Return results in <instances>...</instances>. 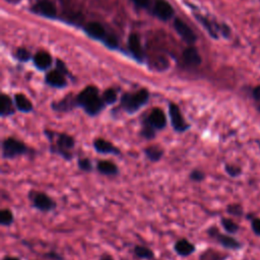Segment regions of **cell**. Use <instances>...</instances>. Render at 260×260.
<instances>
[{"instance_id": "cell-1", "label": "cell", "mask_w": 260, "mask_h": 260, "mask_svg": "<svg viewBox=\"0 0 260 260\" xmlns=\"http://www.w3.org/2000/svg\"><path fill=\"white\" fill-rule=\"evenodd\" d=\"M43 133L49 142V151L52 154L58 155L66 161L72 160L76 145V140L72 135L51 129H45Z\"/></svg>"}, {"instance_id": "cell-2", "label": "cell", "mask_w": 260, "mask_h": 260, "mask_svg": "<svg viewBox=\"0 0 260 260\" xmlns=\"http://www.w3.org/2000/svg\"><path fill=\"white\" fill-rule=\"evenodd\" d=\"M77 108H81L89 117H95L107 106L100 94V90L94 85L84 87L79 93L75 95Z\"/></svg>"}, {"instance_id": "cell-3", "label": "cell", "mask_w": 260, "mask_h": 260, "mask_svg": "<svg viewBox=\"0 0 260 260\" xmlns=\"http://www.w3.org/2000/svg\"><path fill=\"white\" fill-rule=\"evenodd\" d=\"M35 152V149L13 136H7L1 141V156L3 159L11 160L22 155H32Z\"/></svg>"}, {"instance_id": "cell-4", "label": "cell", "mask_w": 260, "mask_h": 260, "mask_svg": "<svg viewBox=\"0 0 260 260\" xmlns=\"http://www.w3.org/2000/svg\"><path fill=\"white\" fill-rule=\"evenodd\" d=\"M150 98L147 88H140L133 92H125L120 99V107L128 115L136 114L142 107H144Z\"/></svg>"}, {"instance_id": "cell-5", "label": "cell", "mask_w": 260, "mask_h": 260, "mask_svg": "<svg viewBox=\"0 0 260 260\" xmlns=\"http://www.w3.org/2000/svg\"><path fill=\"white\" fill-rule=\"evenodd\" d=\"M27 198L34 209L40 212H51L56 209L57 202L47 193L31 189L27 193Z\"/></svg>"}, {"instance_id": "cell-6", "label": "cell", "mask_w": 260, "mask_h": 260, "mask_svg": "<svg viewBox=\"0 0 260 260\" xmlns=\"http://www.w3.org/2000/svg\"><path fill=\"white\" fill-rule=\"evenodd\" d=\"M196 19L201 23V25L206 29V31L209 34V36L215 40L219 38V36L228 39L231 37L232 30L231 27L224 23V22H217L216 20L210 19L207 16H204L202 14L196 13L194 14Z\"/></svg>"}, {"instance_id": "cell-7", "label": "cell", "mask_w": 260, "mask_h": 260, "mask_svg": "<svg viewBox=\"0 0 260 260\" xmlns=\"http://www.w3.org/2000/svg\"><path fill=\"white\" fill-rule=\"evenodd\" d=\"M140 125L148 126L156 132L162 131L168 125V118L164 110L160 108L151 109L140 121Z\"/></svg>"}, {"instance_id": "cell-8", "label": "cell", "mask_w": 260, "mask_h": 260, "mask_svg": "<svg viewBox=\"0 0 260 260\" xmlns=\"http://www.w3.org/2000/svg\"><path fill=\"white\" fill-rule=\"evenodd\" d=\"M169 117L171 126L176 133L182 134L191 128V124L185 120L181 109L175 103L169 104Z\"/></svg>"}, {"instance_id": "cell-9", "label": "cell", "mask_w": 260, "mask_h": 260, "mask_svg": "<svg viewBox=\"0 0 260 260\" xmlns=\"http://www.w3.org/2000/svg\"><path fill=\"white\" fill-rule=\"evenodd\" d=\"M206 234L216 241L219 245H221L223 248L226 249H232V250H237L241 248V244L233 237L222 234L219 232V230L216 226H210L206 230Z\"/></svg>"}, {"instance_id": "cell-10", "label": "cell", "mask_w": 260, "mask_h": 260, "mask_svg": "<svg viewBox=\"0 0 260 260\" xmlns=\"http://www.w3.org/2000/svg\"><path fill=\"white\" fill-rule=\"evenodd\" d=\"M92 147L100 154H111L115 156L122 154V150L117 145L104 137H95L92 141Z\"/></svg>"}, {"instance_id": "cell-11", "label": "cell", "mask_w": 260, "mask_h": 260, "mask_svg": "<svg viewBox=\"0 0 260 260\" xmlns=\"http://www.w3.org/2000/svg\"><path fill=\"white\" fill-rule=\"evenodd\" d=\"M31 11L44 17L54 18L57 14L55 4L50 0H38L32 6Z\"/></svg>"}, {"instance_id": "cell-12", "label": "cell", "mask_w": 260, "mask_h": 260, "mask_svg": "<svg viewBox=\"0 0 260 260\" xmlns=\"http://www.w3.org/2000/svg\"><path fill=\"white\" fill-rule=\"evenodd\" d=\"M77 108L75 95L69 93L59 101H55L51 104V109L57 113H68Z\"/></svg>"}, {"instance_id": "cell-13", "label": "cell", "mask_w": 260, "mask_h": 260, "mask_svg": "<svg viewBox=\"0 0 260 260\" xmlns=\"http://www.w3.org/2000/svg\"><path fill=\"white\" fill-rule=\"evenodd\" d=\"M174 27L177 31V34L182 38L184 42H186L189 45H192L196 42V35L191 29V27L183 21L181 18H176L174 21Z\"/></svg>"}, {"instance_id": "cell-14", "label": "cell", "mask_w": 260, "mask_h": 260, "mask_svg": "<svg viewBox=\"0 0 260 260\" xmlns=\"http://www.w3.org/2000/svg\"><path fill=\"white\" fill-rule=\"evenodd\" d=\"M174 8L168 1L155 0L152 7V13L155 17L160 20H169L174 15Z\"/></svg>"}, {"instance_id": "cell-15", "label": "cell", "mask_w": 260, "mask_h": 260, "mask_svg": "<svg viewBox=\"0 0 260 260\" xmlns=\"http://www.w3.org/2000/svg\"><path fill=\"white\" fill-rule=\"evenodd\" d=\"M173 249L178 256L186 258L195 253L196 246L192 242H190L188 239L181 238L175 242Z\"/></svg>"}, {"instance_id": "cell-16", "label": "cell", "mask_w": 260, "mask_h": 260, "mask_svg": "<svg viewBox=\"0 0 260 260\" xmlns=\"http://www.w3.org/2000/svg\"><path fill=\"white\" fill-rule=\"evenodd\" d=\"M95 170L103 176L116 177L120 174V169L118 165L109 159H100L95 165Z\"/></svg>"}, {"instance_id": "cell-17", "label": "cell", "mask_w": 260, "mask_h": 260, "mask_svg": "<svg viewBox=\"0 0 260 260\" xmlns=\"http://www.w3.org/2000/svg\"><path fill=\"white\" fill-rule=\"evenodd\" d=\"M84 31L86 32L87 36H89L90 38L94 39V40H100L103 41L104 43L106 42V40L108 39L109 35L107 34L105 27L96 21H91L88 22L85 26H84Z\"/></svg>"}, {"instance_id": "cell-18", "label": "cell", "mask_w": 260, "mask_h": 260, "mask_svg": "<svg viewBox=\"0 0 260 260\" xmlns=\"http://www.w3.org/2000/svg\"><path fill=\"white\" fill-rule=\"evenodd\" d=\"M45 80L48 85L54 88H64L65 86H67L65 74L62 73L59 69L49 71L46 74Z\"/></svg>"}, {"instance_id": "cell-19", "label": "cell", "mask_w": 260, "mask_h": 260, "mask_svg": "<svg viewBox=\"0 0 260 260\" xmlns=\"http://www.w3.org/2000/svg\"><path fill=\"white\" fill-rule=\"evenodd\" d=\"M127 43H128V49H129L130 53L133 55V57L136 60L141 62L144 58V52H143V48L141 46L139 37L136 34H131L128 37Z\"/></svg>"}, {"instance_id": "cell-20", "label": "cell", "mask_w": 260, "mask_h": 260, "mask_svg": "<svg viewBox=\"0 0 260 260\" xmlns=\"http://www.w3.org/2000/svg\"><path fill=\"white\" fill-rule=\"evenodd\" d=\"M16 112L14 101L6 93L1 94L0 99V116L2 119L13 116Z\"/></svg>"}, {"instance_id": "cell-21", "label": "cell", "mask_w": 260, "mask_h": 260, "mask_svg": "<svg viewBox=\"0 0 260 260\" xmlns=\"http://www.w3.org/2000/svg\"><path fill=\"white\" fill-rule=\"evenodd\" d=\"M13 101L16 107V110L20 113L28 114L34 111V105L30 100L23 93H15Z\"/></svg>"}, {"instance_id": "cell-22", "label": "cell", "mask_w": 260, "mask_h": 260, "mask_svg": "<svg viewBox=\"0 0 260 260\" xmlns=\"http://www.w3.org/2000/svg\"><path fill=\"white\" fill-rule=\"evenodd\" d=\"M143 153L149 161L158 162L165 154V149L157 144H149L143 148Z\"/></svg>"}, {"instance_id": "cell-23", "label": "cell", "mask_w": 260, "mask_h": 260, "mask_svg": "<svg viewBox=\"0 0 260 260\" xmlns=\"http://www.w3.org/2000/svg\"><path fill=\"white\" fill-rule=\"evenodd\" d=\"M183 61L186 65L195 67L200 65L201 63V56L196 48L188 47L183 52Z\"/></svg>"}, {"instance_id": "cell-24", "label": "cell", "mask_w": 260, "mask_h": 260, "mask_svg": "<svg viewBox=\"0 0 260 260\" xmlns=\"http://www.w3.org/2000/svg\"><path fill=\"white\" fill-rule=\"evenodd\" d=\"M35 66L40 70H46L52 64V57L46 51H39L34 56Z\"/></svg>"}, {"instance_id": "cell-25", "label": "cell", "mask_w": 260, "mask_h": 260, "mask_svg": "<svg viewBox=\"0 0 260 260\" xmlns=\"http://www.w3.org/2000/svg\"><path fill=\"white\" fill-rule=\"evenodd\" d=\"M133 254L136 258L141 260H153L154 259V252L143 245H135L133 247Z\"/></svg>"}, {"instance_id": "cell-26", "label": "cell", "mask_w": 260, "mask_h": 260, "mask_svg": "<svg viewBox=\"0 0 260 260\" xmlns=\"http://www.w3.org/2000/svg\"><path fill=\"white\" fill-rule=\"evenodd\" d=\"M225 258H226L225 254H222L212 249L205 250L199 256V260H224Z\"/></svg>"}, {"instance_id": "cell-27", "label": "cell", "mask_w": 260, "mask_h": 260, "mask_svg": "<svg viewBox=\"0 0 260 260\" xmlns=\"http://www.w3.org/2000/svg\"><path fill=\"white\" fill-rule=\"evenodd\" d=\"M14 222V214L11 209L3 208L0 211V224L2 226H10Z\"/></svg>"}, {"instance_id": "cell-28", "label": "cell", "mask_w": 260, "mask_h": 260, "mask_svg": "<svg viewBox=\"0 0 260 260\" xmlns=\"http://www.w3.org/2000/svg\"><path fill=\"white\" fill-rule=\"evenodd\" d=\"M102 98L107 106L114 105L118 100V90L115 88H108L102 93Z\"/></svg>"}, {"instance_id": "cell-29", "label": "cell", "mask_w": 260, "mask_h": 260, "mask_svg": "<svg viewBox=\"0 0 260 260\" xmlns=\"http://www.w3.org/2000/svg\"><path fill=\"white\" fill-rule=\"evenodd\" d=\"M77 167L80 171L84 173H91L95 167H93L92 161L89 157L86 156H80L77 158Z\"/></svg>"}, {"instance_id": "cell-30", "label": "cell", "mask_w": 260, "mask_h": 260, "mask_svg": "<svg viewBox=\"0 0 260 260\" xmlns=\"http://www.w3.org/2000/svg\"><path fill=\"white\" fill-rule=\"evenodd\" d=\"M220 223H221V226L223 228V230L229 234H235L239 230V225L231 218L221 217Z\"/></svg>"}, {"instance_id": "cell-31", "label": "cell", "mask_w": 260, "mask_h": 260, "mask_svg": "<svg viewBox=\"0 0 260 260\" xmlns=\"http://www.w3.org/2000/svg\"><path fill=\"white\" fill-rule=\"evenodd\" d=\"M188 177H189L190 181L195 182V183H199V182H202L205 179V173L203 171H201L200 169H193L189 173Z\"/></svg>"}, {"instance_id": "cell-32", "label": "cell", "mask_w": 260, "mask_h": 260, "mask_svg": "<svg viewBox=\"0 0 260 260\" xmlns=\"http://www.w3.org/2000/svg\"><path fill=\"white\" fill-rule=\"evenodd\" d=\"M15 58L21 62H26L30 59V53L24 48H19L16 50Z\"/></svg>"}, {"instance_id": "cell-33", "label": "cell", "mask_w": 260, "mask_h": 260, "mask_svg": "<svg viewBox=\"0 0 260 260\" xmlns=\"http://www.w3.org/2000/svg\"><path fill=\"white\" fill-rule=\"evenodd\" d=\"M224 171L231 177H238L241 174V172H242L240 167L235 166V165H230V164H225Z\"/></svg>"}, {"instance_id": "cell-34", "label": "cell", "mask_w": 260, "mask_h": 260, "mask_svg": "<svg viewBox=\"0 0 260 260\" xmlns=\"http://www.w3.org/2000/svg\"><path fill=\"white\" fill-rule=\"evenodd\" d=\"M226 211L230 214L235 215V216L242 215V213H243V209H242V207L239 204H231V205H229L226 207Z\"/></svg>"}, {"instance_id": "cell-35", "label": "cell", "mask_w": 260, "mask_h": 260, "mask_svg": "<svg viewBox=\"0 0 260 260\" xmlns=\"http://www.w3.org/2000/svg\"><path fill=\"white\" fill-rule=\"evenodd\" d=\"M251 95H252L253 100L255 101L257 107L260 109V84H258L252 88Z\"/></svg>"}, {"instance_id": "cell-36", "label": "cell", "mask_w": 260, "mask_h": 260, "mask_svg": "<svg viewBox=\"0 0 260 260\" xmlns=\"http://www.w3.org/2000/svg\"><path fill=\"white\" fill-rule=\"evenodd\" d=\"M44 257L48 258L50 260H64L63 256L60 255L59 253H57L56 251H49L44 254Z\"/></svg>"}, {"instance_id": "cell-37", "label": "cell", "mask_w": 260, "mask_h": 260, "mask_svg": "<svg viewBox=\"0 0 260 260\" xmlns=\"http://www.w3.org/2000/svg\"><path fill=\"white\" fill-rule=\"evenodd\" d=\"M136 7L139 8H148L150 5V0H131Z\"/></svg>"}, {"instance_id": "cell-38", "label": "cell", "mask_w": 260, "mask_h": 260, "mask_svg": "<svg viewBox=\"0 0 260 260\" xmlns=\"http://www.w3.org/2000/svg\"><path fill=\"white\" fill-rule=\"evenodd\" d=\"M252 229L256 235L260 236V218L256 217L252 220Z\"/></svg>"}, {"instance_id": "cell-39", "label": "cell", "mask_w": 260, "mask_h": 260, "mask_svg": "<svg viewBox=\"0 0 260 260\" xmlns=\"http://www.w3.org/2000/svg\"><path fill=\"white\" fill-rule=\"evenodd\" d=\"M98 260H115V258H114V256H113L112 254H110V253H103V254L99 257Z\"/></svg>"}, {"instance_id": "cell-40", "label": "cell", "mask_w": 260, "mask_h": 260, "mask_svg": "<svg viewBox=\"0 0 260 260\" xmlns=\"http://www.w3.org/2000/svg\"><path fill=\"white\" fill-rule=\"evenodd\" d=\"M2 260H20L18 257L16 256H12V255H5Z\"/></svg>"}]
</instances>
